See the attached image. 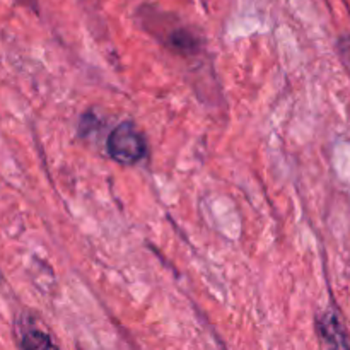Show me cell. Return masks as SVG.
<instances>
[{"label":"cell","instance_id":"1","mask_svg":"<svg viewBox=\"0 0 350 350\" xmlns=\"http://www.w3.org/2000/svg\"><path fill=\"white\" fill-rule=\"evenodd\" d=\"M106 150L109 157L120 164H135L146 156V139L132 122H123L113 129L106 140Z\"/></svg>","mask_w":350,"mask_h":350},{"label":"cell","instance_id":"2","mask_svg":"<svg viewBox=\"0 0 350 350\" xmlns=\"http://www.w3.org/2000/svg\"><path fill=\"white\" fill-rule=\"evenodd\" d=\"M19 349L21 350H60L46 328L29 314H23L19 323Z\"/></svg>","mask_w":350,"mask_h":350},{"label":"cell","instance_id":"3","mask_svg":"<svg viewBox=\"0 0 350 350\" xmlns=\"http://www.w3.org/2000/svg\"><path fill=\"white\" fill-rule=\"evenodd\" d=\"M318 332H320V337L327 350H350L344 325L334 311H325L318 318Z\"/></svg>","mask_w":350,"mask_h":350},{"label":"cell","instance_id":"4","mask_svg":"<svg viewBox=\"0 0 350 350\" xmlns=\"http://www.w3.org/2000/svg\"><path fill=\"white\" fill-rule=\"evenodd\" d=\"M166 44L180 55H191L200 50V38L191 33L188 27H174L167 33Z\"/></svg>","mask_w":350,"mask_h":350},{"label":"cell","instance_id":"5","mask_svg":"<svg viewBox=\"0 0 350 350\" xmlns=\"http://www.w3.org/2000/svg\"><path fill=\"white\" fill-rule=\"evenodd\" d=\"M340 51H342V55H344L347 65L350 67V38H344V40L340 41Z\"/></svg>","mask_w":350,"mask_h":350}]
</instances>
